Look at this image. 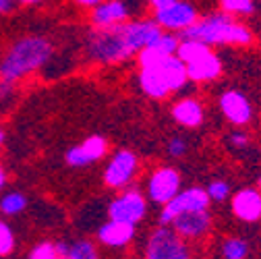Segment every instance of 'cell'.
I'll return each instance as SVG.
<instances>
[{
  "label": "cell",
  "mask_w": 261,
  "mask_h": 259,
  "mask_svg": "<svg viewBox=\"0 0 261 259\" xmlns=\"http://www.w3.org/2000/svg\"><path fill=\"white\" fill-rule=\"evenodd\" d=\"M230 210L234 218L245 224H255L261 220V191L257 187H245L230 197Z\"/></svg>",
  "instance_id": "cell-13"
},
{
  "label": "cell",
  "mask_w": 261,
  "mask_h": 259,
  "mask_svg": "<svg viewBox=\"0 0 261 259\" xmlns=\"http://www.w3.org/2000/svg\"><path fill=\"white\" fill-rule=\"evenodd\" d=\"M5 187H7V170L0 166V191H3Z\"/></svg>",
  "instance_id": "cell-33"
},
{
  "label": "cell",
  "mask_w": 261,
  "mask_h": 259,
  "mask_svg": "<svg viewBox=\"0 0 261 259\" xmlns=\"http://www.w3.org/2000/svg\"><path fill=\"white\" fill-rule=\"evenodd\" d=\"M182 189V176L172 166H155L145 183V195L147 201L155 205H166L176 193Z\"/></svg>",
  "instance_id": "cell-8"
},
{
  "label": "cell",
  "mask_w": 261,
  "mask_h": 259,
  "mask_svg": "<svg viewBox=\"0 0 261 259\" xmlns=\"http://www.w3.org/2000/svg\"><path fill=\"white\" fill-rule=\"evenodd\" d=\"M228 141H230V145L237 147V149H245L249 145V135L243 133V131H234V133L228 135Z\"/></svg>",
  "instance_id": "cell-28"
},
{
  "label": "cell",
  "mask_w": 261,
  "mask_h": 259,
  "mask_svg": "<svg viewBox=\"0 0 261 259\" xmlns=\"http://www.w3.org/2000/svg\"><path fill=\"white\" fill-rule=\"evenodd\" d=\"M27 259H60V255H58L56 243H52V241H42V243H38V245L31 247Z\"/></svg>",
  "instance_id": "cell-26"
},
{
  "label": "cell",
  "mask_w": 261,
  "mask_h": 259,
  "mask_svg": "<svg viewBox=\"0 0 261 259\" xmlns=\"http://www.w3.org/2000/svg\"><path fill=\"white\" fill-rule=\"evenodd\" d=\"M5 141H7V133L3 131V128H0V147L5 145Z\"/></svg>",
  "instance_id": "cell-35"
},
{
  "label": "cell",
  "mask_w": 261,
  "mask_h": 259,
  "mask_svg": "<svg viewBox=\"0 0 261 259\" xmlns=\"http://www.w3.org/2000/svg\"><path fill=\"white\" fill-rule=\"evenodd\" d=\"M108 153V139L104 135H89L83 143L73 145L64 153V162L71 168H85L93 162H100Z\"/></svg>",
  "instance_id": "cell-10"
},
{
  "label": "cell",
  "mask_w": 261,
  "mask_h": 259,
  "mask_svg": "<svg viewBox=\"0 0 261 259\" xmlns=\"http://www.w3.org/2000/svg\"><path fill=\"white\" fill-rule=\"evenodd\" d=\"M17 247V239H15V230L11 226L0 220V259L3 257H9Z\"/></svg>",
  "instance_id": "cell-25"
},
{
  "label": "cell",
  "mask_w": 261,
  "mask_h": 259,
  "mask_svg": "<svg viewBox=\"0 0 261 259\" xmlns=\"http://www.w3.org/2000/svg\"><path fill=\"white\" fill-rule=\"evenodd\" d=\"M205 191H207L210 199L216 201V203H224L228 197L232 195V187H230V183H228V180H222V178L212 180V183L205 187Z\"/></svg>",
  "instance_id": "cell-24"
},
{
  "label": "cell",
  "mask_w": 261,
  "mask_h": 259,
  "mask_svg": "<svg viewBox=\"0 0 261 259\" xmlns=\"http://www.w3.org/2000/svg\"><path fill=\"white\" fill-rule=\"evenodd\" d=\"M210 50H212V46H207V44H203V42H197V40H180V42H178L176 56H178L185 64H189V62H193V60L201 58L203 54H207Z\"/></svg>",
  "instance_id": "cell-21"
},
{
  "label": "cell",
  "mask_w": 261,
  "mask_h": 259,
  "mask_svg": "<svg viewBox=\"0 0 261 259\" xmlns=\"http://www.w3.org/2000/svg\"><path fill=\"white\" fill-rule=\"evenodd\" d=\"M210 195L205 187H197V185H191V187H185L180 189L176 195L166 203L160 208V214H158V224L162 226H170L174 222V218L182 216V214H189V212H199V210H210Z\"/></svg>",
  "instance_id": "cell-6"
},
{
  "label": "cell",
  "mask_w": 261,
  "mask_h": 259,
  "mask_svg": "<svg viewBox=\"0 0 261 259\" xmlns=\"http://www.w3.org/2000/svg\"><path fill=\"white\" fill-rule=\"evenodd\" d=\"M108 220L139 226L147 218V197L135 187H126L122 191H116V195L110 199L106 208Z\"/></svg>",
  "instance_id": "cell-5"
},
{
  "label": "cell",
  "mask_w": 261,
  "mask_h": 259,
  "mask_svg": "<svg viewBox=\"0 0 261 259\" xmlns=\"http://www.w3.org/2000/svg\"><path fill=\"white\" fill-rule=\"evenodd\" d=\"M218 106H220V112L224 114V118L234 126H245L253 118V106L247 95L239 89L224 91L218 100Z\"/></svg>",
  "instance_id": "cell-11"
},
{
  "label": "cell",
  "mask_w": 261,
  "mask_h": 259,
  "mask_svg": "<svg viewBox=\"0 0 261 259\" xmlns=\"http://www.w3.org/2000/svg\"><path fill=\"white\" fill-rule=\"evenodd\" d=\"M170 226L185 241H195V239L207 237L212 232V228H214V216H212L210 210L189 212V214H182V216L174 218V222Z\"/></svg>",
  "instance_id": "cell-12"
},
{
  "label": "cell",
  "mask_w": 261,
  "mask_h": 259,
  "mask_svg": "<svg viewBox=\"0 0 261 259\" xmlns=\"http://www.w3.org/2000/svg\"><path fill=\"white\" fill-rule=\"evenodd\" d=\"M27 205H29V199L21 191H9L0 197V214L7 218H15V216L23 214L27 210Z\"/></svg>",
  "instance_id": "cell-19"
},
{
  "label": "cell",
  "mask_w": 261,
  "mask_h": 259,
  "mask_svg": "<svg viewBox=\"0 0 261 259\" xmlns=\"http://www.w3.org/2000/svg\"><path fill=\"white\" fill-rule=\"evenodd\" d=\"M257 189H259V191H261V176H259V178H257Z\"/></svg>",
  "instance_id": "cell-36"
},
{
  "label": "cell",
  "mask_w": 261,
  "mask_h": 259,
  "mask_svg": "<svg viewBox=\"0 0 261 259\" xmlns=\"http://www.w3.org/2000/svg\"><path fill=\"white\" fill-rule=\"evenodd\" d=\"M21 7L19 0H0V15H11Z\"/></svg>",
  "instance_id": "cell-29"
},
{
  "label": "cell",
  "mask_w": 261,
  "mask_h": 259,
  "mask_svg": "<svg viewBox=\"0 0 261 259\" xmlns=\"http://www.w3.org/2000/svg\"><path fill=\"white\" fill-rule=\"evenodd\" d=\"M135 235H137V226L108 220L95 230V241L108 249H124L135 241Z\"/></svg>",
  "instance_id": "cell-14"
},
{
  "label": "cell",
  "mask_w": 261,
  "mask_h": 259,
  "mask_svg": "<svg viewBox=\"0 0 261 259\" xmlns=\"http://www.w3.org/2000/svg\"><path fill=\"white\" fill-rule=\"evenodd\" d=\"M21 5H25V7H34V5H40L42 0H19Z\"/></svg>",
  "instance_id": "cell-34"
},
{
  "label": "cell",
  "mask_w": 261,
  "mask_h": 259,
  "mask_svg": "<svg viewBox=\"0 0 261 259\" xmlns=\"http://www.w3.org/2000/svg\"><path fill=\"white\" fill-rule=\"evenodd\" d=\"M54 56V44L46 36H23L15 40L0 58V79L19 83L21 79L44 69Z\"/></svg>",
  "instance_id": "cell-2"
},
{
  "label": "cell",
  "mask_w": 261,
  "mask_h": 259,
  "mask_svg": "<svg viewBox=\"0 0 261 259\" xmlns=\"http://www.w3.org/2000/svg\"><path fill=\"white\" fill-rule=\"evenodd\" d=\"M187 151H189V143H187L185 137L174 135V137L168 139V143H166V153H168L170 158H182V156H187Z\"/></svg>",
  "instance_id": "cell-27"
},
{
  "label": "cell",
  "mask_w": 261,
  "mask_h": 259,
  "mask_svg": "<svg viewBox=\"0 0 261 259\" xmlns=\"http://www.w3.org/2000/svg\"><path fill=\"white\" fill-rule=\"evenodd\" d=\"M178 36L172 34V31H164L160 38H155L151 44H147L139 54H137V64L141 67H149V64H155L160 60H164L166 56L176 54L178 50Z\"/></svg>",
  "instance_id": "cell-16"
},
{
  "label": "cell",
  "mask_w": 261,
  "mask_h": 259,
  "mask_svg": "<svg viewBox=\"0 0 261 259\" xmlns=\"http://www.w3.org/2000/svg\"><path fill=\"white\" fill-rule=\"evenodd\" d=\"M143 257L145 259H193V253L189 243L172 226L158 224L147 235Z\"/></svg>",
  "instance_id": "cell-4"
},
{
  "label": "cell",
  "mask_w": 261,
  "mask_h": 259,
  "mask_svg": "<svg viewBox=\"0 0 261 259\" xmlns=\"http://www.w3.org/2000/svg\"><path fill=\"white\" fill-rule=\"evenodd\" d=\"M147 3H149V5H151V9L155 11V9H162V7H168V5L176 3V0H147Z\"/></svg>",
  "instance_id": "cell-32"
},
{
  "label": "cell",
  "mask_w": 261,
  "mask_h": 259,
  "mask_svg": "<svg viewBox=\"0 0 261 259\" xmlns=\"http://www.w3.org/2000/svg\"><path fill=\"white\" fill-rule=\"evenodd\" d=\"M174 122H178L185 128H199L205 120V108L203 104L189 95V98H180L178 102H174L172 110H170Z\"/></svg>",
  "instance_id": "cell-18"
},
{
  "label": "cell",
  "mask_w": 261,
  "mask_h": 259,
  "mask_svg": "<svg viewBox=\"0 0 261 259\" xmlns=\"http://www.w3.org/2000/svg\"><path fill=\"white\" fill-rule=\"evenodd\" d=\"M178 40H197L207 46H251L253 31L224 11L199 17L189 29L176 34Z\"/></svg>",
  "instance_id": "cell-3"
},
{
  "label": "cell",
  "mask_w": 261,
  "mask_h": 259,
  "mask_svg": "<svg viewBox=\"0 0 261 259\" xmlns=\"http://www.w3.org/2000/svg\"><path fill=\"white\" fill-rule=\"evenodd\" d=\"M164 34L155 19H128L110 27H91L85 34V54L97 64H118L137 56Z\"/></svg>",
  "instance_id": "cell-1"
},
{
  "label": "cell",
  "mask_w": 261,
  "mask_h": 259,
  "mask_svg": "<svg viewBox=\"0 0 261 259\" xmlns=\"http://www.w3.org/2000/svg\"><path fill=\"white\" fill-rule=\"evenodd\" d=\"M153 19L164 31L180 34V31L189 29L195 21L199 19V11L191 3V0H176V3H172L168 7L155 9L153 11Z\"/></svg>",
  "instance_id": "cell-9"
},
{
  "label": "cell",
  "mask_w": 261,
  "mask_h": 259,
  "mask_svg": "<svg viewBox=\"0 0 261 259\" xmlns=\"http://www.w3.org/2000/svg\"><path fill=\"white\" fill-rule=\"evenodd\" d=\"M249 251V243L243 237H226L220 247V255L224 259H247Z\"/></svg>",
  "instance_id": "cell-20"
},
{
  "label": "cell",
  "mask_w": 261,
  "mask_h": 259,
  "mask_svg": "<svg viewBox=\"0 0 261 259\" xmlns=\"http://www.w3.org/2000/svg\"><path fill=\"white\" fill-rule=\"evenodd\" d=\"M67 259H100V255H97V247H95L93 241L77 239V241L71 243Z\"/></svg>",
  "instance_id": "cell-22"
},
{
  "label": "cell",
  "mask_w": 261,
  "mask_h": 259,
  "mask_svg": "<svg viewBox=\"0 0 261 259\" xmlns=\"http://www.w3.org/2000/svg\"><path fill=\"white\" fill-rule=\"evenodd\" d=\"M139 172V156L133 149H116L104 168V185L112 191H122L133 185Z\"/></svg>",
  "instance_id": "cell-7"
},
{
  "label": "cell",
  "mask_w": 261,
  "mask_h": 259,
  "mask_svg": "<svg viewBox=\"0 0 261 259\" xmlns=\"http://www.w3.org/2000/svg\"><path fill=\"white\" fill-rule=\"evenodd\" d=\"M130 19V9L124 0H104L89 11L91 27H110Z\"/></svg>",
  "instance_id": "cell-15"
},
{
  "label": "cell",
  "mask_w": 261,
  "mask_h": 259,
  "mask_svg": "<svg viewBox=\"0 0 261 259\" xmlns=\"http://www.w3.org/2000/svg\"><path fill=\"white\" fill-rule=\"evenodd\" d=\"M13 91H15V83H9V81L0 79V102L9 100L11 95H13Z\"/></svg>",
  "instance_id": "cell-30"
},
{
  "label": "cell",
  "mask_w": 261,
  "mask_h": 259,
  "mask_svg": "<svg viewBox=\"0 0 261 259\" xmlns=\"http://www.w3.org/2000/svg\"><path fill=\"white\" fill-rule=\"evenodd\" d=\"M220 11L232 17H247L255 11V0H220Z\"/></svg>",
  "instance_id": "cell-23"
},
{
  "label": "cell",
  "mask_w": 261,
  "mask_h": 259,
  "mask_svg": "<svg viewBox=\"0 0 261 259\" xmlns=\"http://www.w3.org/2000/svg\"><path fill=\"white\" fill-rule=\"evenodd\" d=\"M222 69H224L222 58L214 50H210L201 58L187 64V75H189V81L193 83H210L222 75Z\"/></svg>",
  "instance_id": "cell-17"
},
{
  "label": "cell",
  "mask_w": 261,
  "mask_h": 259,
  "mask_svg": "<svg viewBox=\"0 0 261 259\" xmlns=\"http://www.w3.org/2000/svg\"><path fill=\"white\" fill-rule=\"evenodd\" d=\"M73 3H75L79 9H87V11H91L93 7H97L100 3H104V0H73Z\"/></svg>",
  "instance_id": "cell-31"
}]
</instances>
